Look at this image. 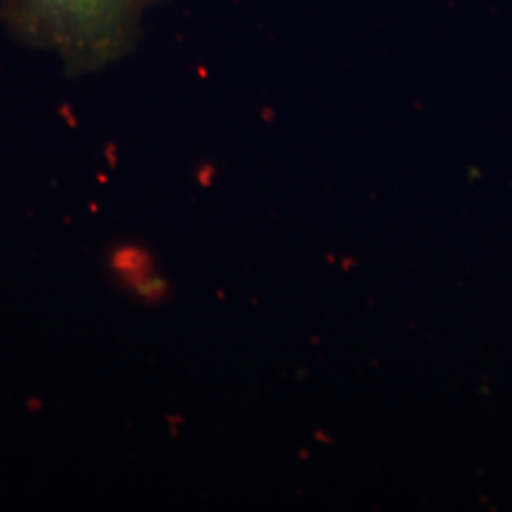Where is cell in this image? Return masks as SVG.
<instances>
[{"mask_svg":"<svg viewBox=\"0 0 512 512\" xmlns=\"http://www.w3.org/2000/svg\"><path fill=\"white\" fill-rule=\"evenodd\" d=\"M152 0H0V16L29 46L57 55L69 73L101 71L133 46Z\"/></svg>","mask_w":512,"mask_h":512,"instance_id":"1","label":"cell"}]
</instances>
